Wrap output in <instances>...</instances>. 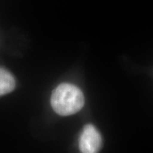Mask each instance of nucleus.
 <instances>
[{
    "label": "nucleus",
    "mask_w": 153,
    "mask_h": 153,
    "mask_svg": "<svg viewBox=\"0 0 153 153\" xmlns=\"http://www.w3.org/2000/svg\"><path fill=\"white\" fill-rule=\"evenodd\" d=\"M16 81L9 71L0 68V96L10 93L15 89Z\"/></svg>",
    "instance_id": "3"
},
{
    "label": "nucleus",
    "mask_w": 153,
    "mask_h": 153,
    "mask_svg": "<svg viewBox=\"0 0 153 153\" xmlns=\"http://www.w3.org/2000/svg\"><path fill=\"white\" fill-rule=\"evenodd\" d=\"M102 146V138L100 133L91 124L84 127L79 137V150L83 153L98 152Z\"/></svg>",
    "instance_id": "2"
},
{
    "label": "nucleus",
    "mask_w": 153,
    "mask_h": 153,
    "mask_svg": "<svg viewBox=\"0 0 153 153\" xmlns=\"http://www.w3.org/2000/svg\"><path fill=\"white\" fill-rule=\"evenodd\" d=\"M51 104L54 111L60 116H71L83 108L85 97L75 85L62 83L53 91Z\"/></svg>",
    "instance_id": "1"
}]
</instances>
